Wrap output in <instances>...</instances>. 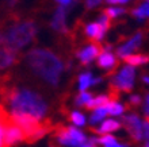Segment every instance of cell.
Segmentation results:
<instances>
[{
    "label": "cell",
    "mask_w": 149,
    "mask_h": 147,
    "mask_svg": "<svg viewBox=\"0 0 149 147\" xmlns=\"http://www.w3.org/2000/svg\"><path fill=\"white\" fill-rule=\"evenodd\" d=\"M4 100L11 105L12 115H27L38 120L47 112V104L42 96L26 88L8 86Z\"/></svg>",
    "instance_id": "1"
},
{
    "label": "cell",
    "mask_w": 149,
    "mask_h": 147,
    "mask_svg": "<svg viewBox=\"0 0 149 147\" xmlns=\"http://www.w3.org/2000/svg\"><path fill=\"white\" fill-rule=\"evenodd\" d=\"M27 62L34 73L50 85H57L64 65L61 59L47 49H33L27 54Z\"/></svg>",
    "instance_id": "2"
},
{
    "label": "cell",
    "mask_w": 149,
    "mask_h": 147,
    "mask_svg": "<svg viewBox=\"0 0 149 147\" xmlns=\"http://www.w3.org/2000/svg\"><path fill=\"white\" fill-rule=\"evenodd\" d=\"M36 34L37 27L33 20H19L12 23L3 34V37L8 46L18 53V50L29 45L36 38Z\"/></svg>",
    "instance_id": "3"
},
{
    "label": "cell",
    "mask_w": 149,
    "mask_h": 147,
    "mask_svg": "<svg viewBox=\"0 0 149 147\" xmlns=\"http://www.w3.org/2000/svg\"><path fill=\"white\" fill-rule=\"evenodd\" d=\"M54 130V136L58 140L60 144L68 147H81L86 143V135L80 130L74 127H65V126H56L53 127Z\"/></svg>",
    "instance_id": "4"
},
{
    "label": "cell",
    "mask_w": 149,
    "mask_h": 147,
    "mask_svg": "<svg viewBox=\"0 0 149 147\" xmlns=\"http://www.w3.org/2000/svg\"><path fill=\"white\" fill-rule=\"evenodd\" d=\"M134 74L136 73H134V69L132 66H125L119 72V74L111 80L110 89H111V97L114 100L117 99L118 90H123V92H130L132 90L134 82Z\"/></svg>",
    "instance_id": "5"
},
{
    "label": "cell",
    "mask_w": 149,
    "mask_h": 147,
    "mask_svg": "<svg viewBox=\"0 0 149 147\" xmlns=\"http://www.w3.org/2000/svg\"><path fill=\"white\" fill-rule=\"evenodd\" d=\"M57 3H58V8L56 10L54 18H53V22H52V27L64 34V32H68V28L65 26L67 14L76 3H73V1H57Z\"/></svg>",
    "instance_id": "6"
},
{
    "label": "cell",
    "mask_w": 149,
    "mask_h": 147,
    "mask_svg": "<svg viewBox=\"0 0 149 147\" xmlns=\"http://www.w3.org/2000/svg\"><path fill=\"white\" fill-rule=\"evenodd\" d=\"M19 61L18 53L14 51L4 41L3 34H0V70L11 68Z\"/></svg>",
    "instance_id": "7"
},
{
    "label": "cell",
    "mask_w": 149,
    "mask_h": 147,
    "mask_svg": "<svg viewBox=\"0 0 149 147\" xmlns=\"http://www.w3.org/2000/svg\"><path fill=\"white\" fill-rule=\"evenodd\" d=\"M22 140H24L23 132H22V130L19 128V126L10 116V119L7 120V124H6L4 144H6V147H14L16 143H19Z\"/></svg>",
    "instance_id": "8"
},
{
    "label": "cell",
    "mask_w": 149,
    "mask_h": 147,
    "mask_svg": "<svg viewBox=\"0 0 149 147\" xmlns=\"http://www.w3.org/2000/svg\"><path fill=\"white\" fill-rule=\"evenodd\" d=\"M122 123L125 126L126 131L130 134V136L133 138L136 142H140L142 139V123L140 121V117L137 115H127L122 119Z\"/></svg>",
    "instance_id": "9"
},
{
    "label": "cell",
    "mask_w": 149,
    "mask_h": 147,
    "mask_svg": "<svg viewBox=\"0 0 149 147\" xmlns=\"http://www.w3.org/2000/svg\"><path fill=\"white\" fill-rule=\"evenodd\" d=\"M102 53H104V47H102V45H99V43H92L90 46L83 47L81 50H79L76 55L83 65H88L92 59L99 57Z\"/></svg>",
    "instance_id": "10"
},
{
    "label": "cell",
    "mask_w": 149,
    "mask_h": 147,
    "mask_svg": "<svg viewBox=\"0 0 149 147\" xmlns=\"http://www.w3.org/2000/svg\"><path fill=\"white\" fill-rule=\"evenodd\" d=\"M141 42H142V34H141V32H137V34L134 35L132 39H129V41H127L123 46L118 47L117 54L119 55L121 58H123V57H126V55H130V53H132V51H134L137 47H140Z\"/></svg>",
    "instance_id": "11"
},
{
    "label": "cell",
    "mask_w": 149,
    "mask_h": 147,
    "mask_svg": "<svg viewBox=\"0 0 149 147\" xmlns=\"http://www.w3.org/2000/svg\"><path fill=\"white\" fill-rule=\"evenodd\" d=\"M118 65L117 58L114 57V54H111L110 51H104L102 54L99 55L98 58V66L100 69H109V70H113L115 69Z\"/></svg>",
    "instance_id": "12"
},
{
    "label": "cell",
    "mask_w": 149,
    "mask_h": 147,
    "mask_svg": "<svg viewBox=\"0 0 149 147\" xmlns=\"http://www.w3.org/2000/svg\"><path fill=\"white\" fill-rule=\"evenodd\" d=\"M106 28L103 27L100 23H91L88 24L86 27V34L90 37V39H92V41H99V39L103 38V35H104V32H106Z\"/></svg>",
    "instance_id": "13"
},
{
    "label": "cell",
    "mask_w": 149,
    "mask_h": 147,
    "mask_svg": "<svg viewBox=\"0 0 149 147\" xmlns=\"http://www.w3.org/2000/svg\"><path fill=\"white\" fill-rule=\"evenodd\" d=\"M121 128V123H118V121H115V120H104L102 123V126L99 128H96V130H92L94 132H98V134H104V135H107L109 132H113V131H117V130H119Z\"/></svg>",
    "instance_id": "14"
},
{
    "label": "cell",
    "mask_w": 149,
    "mask_h": 147,
    "mask_svg": "<svg viewBox=\"0 0 149 147\" xmlns=\"http://www.w3.org/2000/svg\"><path fill=\"white\" fill-rule=\"evenodd\" d=\"M111 101L110 96H104V95H100V96L95 97L92 99L91 101H88L86 104V108L87 109H98V108H103V107H106L109 103Z\"/></svg>",
    "instance_id": "15"
},
{
    "label": "cell",
    "mask_w": 149,
    "mask_h": 147,
    "mask_svg": "<svg viewBox=\"0 0 149 147\" xmlns=\"http://www.w3.org/2000/svg\"><path fill=\"white\" fill-rule=\"evenodd\" d=\"M125 62L127 63V66H140V65H144L146 62H149V57L148 55H144V54H130V55H126L123 57Z\"/></svg>",
    "instance_id": "16"
},
{
    "label": "cell",
    "mask_w": 149,
    "mask_h": 147,
    "mask_svg": "<svg viewBox=\"0 0 149 147\" xmlns=\"http://www.w3.org/2000/svg\"><path fill=\"white\" fill-rule=\"evenodd\" d=\"M8 119H10V115L0 105V147H6V144H4V134H6V124H7Z\"/></svg>",
    "instance_id": "17"
},
{
    "label": "cell",
    "mask_w": 149,
    "mask_h": 147,
    "mask_svg": "<svg viewBox=\"0 0 149 147\" xmlns=\"http://www.w3.org/2000/svg\"><path fill=\"white\" fill-rule=\"evenodd\" d=\"M92 80H94V77H92V74L90 72L80 74V77H79V89L81 92H86V89L92 85Z\"/></svg>",
    "instance_id": "18"
},
{
    "label": "cell",
    "mask_w": 149,
    "mask_h": 147,
    "mask_svg": "<svg viewBox=\"0 0 149 147\" xmlns=\"http://www.w3.org/2000/svg\"><path fill=\"white\" fill-rule=\"evenodd\" d=\"M132 15L138 18V19H144V18H148L149 16V1H145V3L140 6V7L134 8L132 11Z\"/></svg>",
    "instance_id": "19"
},
{
    "label": "cell",
    "mask_w": 149,
    "mask_h": 147,
    "mask_svg": "<svg viewBox=\"0 0 149 147\" xmlns=\"http://www.w3.org/2000/svg\"><path fill=\"white\" fill-rule=\"evenodd\" d=\"M104 109L107 111V115H122L125 108L121 104H118L115 101H110L109 104L104 107Z\"/></svg>",
    "instance_id": "20"
},
{
    "label": "cell",
    "mask_w": 149,
    "mask_h": 147,
    "mask_svg": "<svg viewBox=\"0 0 149 147\" xmlns=\"http://www.w3.org/2000/svg\"><path fill=\"white\" fill-rule=\"evenodd\" d=\"M106 115H107V111L104 109V107H103V108L95 109V112H92V115H91L90 121L92 124H96V123H99L100 120L104 119V116H106Z\"/></svg>",
    "instance_id": "21"
},
{
    "label": "cell",
    "mask_w": 149,
    "mask_h": 147,
    "mask_svg": "<svg viewBox=\"0 0 149 147\" xmlns=\"http://www.w3.org/2000/svg\"><path fill=\"white\" fill-rule=\"evenodd\" d=\"M91 100H92V95H91V93L80 92V95L74 99V103H76V105H79V107H81V105L86 107V104L88 103V101H91Z\"/></svg>",
    "instance_id": "22"
},
{
    "label": "cell",
    "mask_w": 149,
    "mask_h": 147,
    "mask_svg": "<svg viewBox=\"0 0 149 147\" xmlns=\"http://www.w3.org/2000/svg\"><path fill=\"white\" fill-rule=\"evenodd\" d=\"M126 10L125 8H106L104 11H103V15H106L107 18H117V16L122 15V14H125Z\"/></svg>",
    "instance_id": "23"
},
{
    "label": "cell",
    "mask_w": 149,
    "mask_h": 147,
    "mask_svg": "<svg viewBox=\"0 0 149 147\" xmlns=\"http://www.w3.org/2000/svg\"><path fill=\"white\" fill-rule=\"evenodd\" d=\"M69 119H71V121L74 126H84V124H86V117L80 112H71Z\"/></svg>",
    "instance_id": "24"
},
{
    "label": "cell",
    "mask_w": 149,
    "mask_h": 147,
    "mask_svg": "<svg viewBox=\"0 0 149 147\" xmlns=\"http://www.w3.org/2000/svg\"><path fill=\"white\" fill-rule=\"evenodd\" d=\"M114 142H117V139H115L113 135H103L102 138H99V139H98V143L103 144L104 147H106L107 144L114 143Z\"/></svg>",
    "instance_id": "25"
},
{
    "label": "cell",
    "mask_w": 149,
    "mask_h": 147,
    "mask_svg": "<svg viewBox=\"0 0 149 147\" xmlns=\"http://www.w3.org/2000/svg\"><path fill=\"white\" fill-rule=\"evenodd\" d=\"M142 138L149 140V116H145V120L142 121Z\"/></svg>",
    "instance_id": "26"
},
{
    "label": "cell",
    "mask_w": 149,
    "mask_h": 147,
    "mask_svg": "<svg viewBox=\"0 0 149 147\" xmlns=\"http://www.w3.org/2000/svg\"><path fill=\"white\" fill-rule=\"evenodd\" d=\"M141 104V97L138 96V95H133V96H130L129 99V103H127V105H134V107H138V105Z\"/></svg>",
    "instance_id": "27"
},
{
    "label": "cell",
    "mask_w": 149,
    "mask_h": 147,
    "mask_svg": "<svg viewBox=\"0 0 149 147\" xmlns=\"http://www.w3.org/2000/svg\"><path fill=\"white\" fill-rule=\"evenodd\" d=\"M98 140L95 139V138H91V139H88V140H86V143L83 144L81 147H98Z\"/></svg>",
    "instance_id": "28"
},
{
    "label": "cell",
    "mask_w": 149,
    "mask_h": 147,
    "mask_svg": "<svg viewBox=\"0 0 149 147\" xmlns=\"http://www.w3.org/2000/svg\"><path fill=\"white\" fill-rule=\"evenodd\" d=\"M144 111H145V116H149V93H148V95H146L145 108H144Z\"/></svg>",
    "instance_id": "29"
},
{
    "label": "cell",
    "mask_w": 149,
    "mask_h": 147,
    "mask_svg": "<svg viewBox=\"0 0 149 147\" xmlns=\"http://www.w3.org/2000/svg\"><path fill=\"white\" fill-rule=\"evenodd\" d=\"M99 4H100V1H87L86 7L87 8H94V7H96V6H99Z\"/></svg>",
    "instance_id": "30"
},
{
    "label": "cell",
    "mask_w": 149,
    "mask_h": 147,
    "mask_svg": "<svg viewBox=\"0 0 149 147\" xmlns=\"http://www.w3.org/2000/svg\"><path fill=\"white\" fill-rule=\"evenodd\" d=\"M107 3L109 4H126L127 1L126 0H109Z\"/></svg>",
    "instance_id": "31"
},
{
    "label": "cell",
    "mask_w": 149,
    "mask_h": 147,
    "mask_svg": "<svg viewBox=\"0 0 149 147\" xmlns=\"http://www.w3.org/2000/svg\"><path fill=\"white\" fill-rule=\"evenodd\" d=\"M106 147H127V144H122V143H118V142H114L111 144H107Z\"/></svg>",
    "instance_id": "32"
},
{
    "label": "cell",
    "mask_w": 149,
    "mask_h": 147,
    "mask_svg": "<svg viewBox=\"0 0 149 147\" xmlns=\"http://www.w3.org/2000/svg\"><path fill=\"white\" fill-rule=\"evenodd\" d=\"M142 80H144V82L149 84V76H142Z\"/></svg>",
    "instance_id": "33"
},
{
    "label": "cell",
    "mask_w": 149,
    "mask_h": 147,
    "mask_svg": "<svg viewBox=\"0 0 149 147\" xmlns=\"http://www.w3.org/2000/svg\"><path fill=\"white\" fill-rule=\"evenodd\" d=\"M145 147H149V143H148V144H146V146H145Z\"/></svg>",
    "instance_id": "34"
}]
</instances>
